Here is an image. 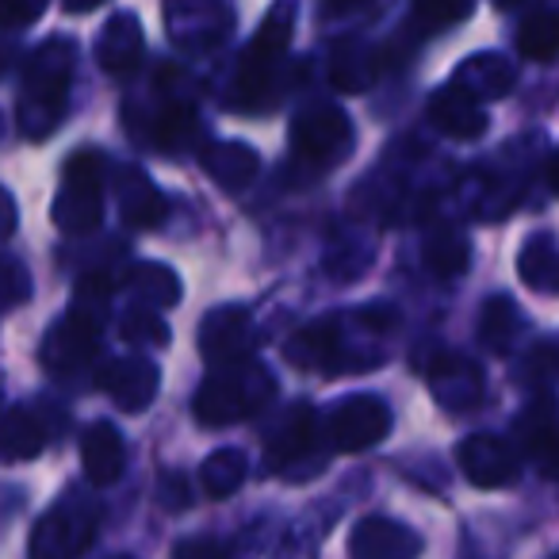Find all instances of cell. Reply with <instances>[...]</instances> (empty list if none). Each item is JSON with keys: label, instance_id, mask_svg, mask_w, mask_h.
I'll list each match as a JSON object with an SVG mask.
<instances>
[{"label": "cell", "instance_id": "cell-1", "mask_svg": "<svg viewBox=\"0 0 559 559\" xmlns=\"http://www.w3.org/2000/svg\"><path fill=\"white\" fill-rule=\"evenodd\" d=\"M73 66H78V47L70 39H47L27 55L24 96H20V127L27 139H47L66 119Z\"/></svg>", "mask_w": 559, "mask_h": 559}, {"label": "cell", "instance_id": "cell-2", "mask_svg": "<svg viewBox=\"0 0 559 559\" xmlns=\"http://www.w3.org/2000/svg\"><path fill=\"white\" fill-rule=\"evenodd\" d=\"M292 32H296V9L280 0L276 9L264 16L261 32L253 35L249 50L238 62V81H234V104L246 111H269L280 100V78L288 62Z\"/></svg>", "mask_w": 559, "mask_h": 559}, {"label": "cell", "instance_id": "cell-3", "mask_svg": "<svg viewBox=\"0 0 559 559\" xmlns=\"http://www.w3.org/2000/svg\"><path fill=\"white\" fill-rule=\"evenodd\" d=\"M276 395V380L264 372L253 360H241V365L218 368L203 380V388L195 391V421L200 426H234V421L257 414L264 403H272Z\"/></svg>", "mask_w": 559, "mask_h": 559}, {"label": "cell", "instance_id": "cell-4", "mask_svg": "<svg viewBox=\"0 0 559 559\" xmlns=\"http://www.w3.org/2000/svg\"><path fill=\"white\" fill-rule=\"evenodd\" d=\"M55 226L70 238L93 234L104 215V157L100 150H78L62 169L55 200Z\"/></svg>", "mask_w": 559, "mask_h": 559}, {"label": "cell", "instance_id": "cell-5", "mask_svg": "<svg viewBox=\"0 0 559 559\" xmlns=\"http://www.w3.org/2000/svg\"><path fill=\"white\" fill-rule=\"evenodd\" d=\"M353 146V123L337 104H314L292 123V150L311 165H337Z\"/></svg>", "mask_w": 559, "mask_h": 559}, {"label": "cell", "instance_id": "cell-6", "mask_svg": "<svg viewBox=\"0 0 559 559\" xmlns=\"http://www.w3.org/2000/svg\"><path fill=\"white\" fill-rule=\"evenodd\" d=\"M391 429V411L376 395H349L330 411L326 418V444L334 452H365L380 444Z\"/></svg>", "mask_w": 559, "mask_h": 559}, {"label": "cell", "instance_id": "cell-7", "mask_svg": "<svg viewBox=\"0 0 559 559\" xmlns=\"http://www.w3.org/2000/svg\"><path fill=\"white\" fill-rule=\"evenodd\" d=\"M96 513L81 498H66L32 533V559H78L93 544Z\"/></svg>", "mask_w": 559, "mask_h": 559}, {"label": "cell", "instance_id": "cell-8", "mask_svg": "<svg viewBox=\"0 0 559 559\" xmlns=\"http://www.w3.org/2000/svg\"><path fill=\"white\" fill-rule=\"evenodd\" d=\"M456 464H460V472H464V479L483 490L510 487L521 475L518 452H513L502 437H490V433H475V437H467V441H460Z\"/></svg>", "mask_w": 559, "mask_h": 559}, {"label": "cell", "instance_id": "cell-9", "mask_svg": "<svg viewBox=\"0 0 559 559\" xmlns=\"http://www.w3.org/2000/svg\"><path fill=\"white\" fill-rule=\"evenodd\" d=\"M253 349V319L241 307H218L203 319L200 326V353L207 365L215 368H230L249 360Z\"/></svg>", "mask_w": 559, "mask_h": 559}, {"label": "cell", "instance_id": "cell-10", "mask_svg": "<svg viewBox=\"0 0 559 559\" xmlns=\"http://www.w3.org/2000/svg\"><path fill=\"white\" fill-rule=\"evenodd\" d=\"M284 360L296 365V368H304V372H326V376H334L337 368H349L342 322L319 319V322H311V326L296 330L292 342L284 345Z\"/></svg>", "mask_w": 559, "mask_h": 559}, {"label": "cell", "instance_id": "cell-11", "mask_svg": "<svg viewBox=\"0 0 559 559\" xmlns=\"http://www.w3.org/2000/svg\"><path fill=\"white\" fill-rule=\"evenodd\" d=\"M230 32V16L215 0H169V35L177 47L207 50L218 47Z\"/></svg>", "mask_w": 559, "mask_h": 559}, {"label": "cell", "instance_id": "cell-12", "mask_svg": "<svg viewBox=\"0 0 559 559\" xmlns=\"http://www.w3.org/2000/svg\"><path fill=\"white\" fill-rule=\"evenodd\" d=\"M421 536L391 518H365L349 533V559H418Z\"/></svg>", "mask_w": 559, "mask_h": 559}, {"label": "cell", "instance_id": "cell-13", "mask_svg": "<svg viewBox=\"0 0 559 559\" xmlns=\"http://www.w3.org/2000/svg\"><path fill=\"white\" fill-rule=\"evenodd\" d=\"M96 349H100V326L78 319V314H66L58 326H50L47 342H43V365L55 376H73L96 357Z\"/></svg>", "mask_w": 559, "mask_h": 559}, {"label": "cell", "instance_id": "cell-14", "mask_svg": "<svg viewBox=\"0 0 559 559\" xmlns=\"http://www.w3.org/2000/svg\"><path fill=\"white\" fill-rule=\"evenodd\" d=\"M96 388H100L104 395L116 399L123 411L139 414L157 399L162 376H157L154 360L127 357V360H111V365H104L100 372H96Z\"/></svg>", "mask_w": 559, "mask_h": 559}, {"label": "cell", "instance_id": "cell-15", "mask_svg": "<svg viewBox=\"0 0 559 559\" xmlns=\"http://www.w3.org/2000/svg\"><path fill=\"white\" fill-rule=\"evenodd\" d=\"M518 444L548 479H559V406L548 395L521 411Z\"/></svg>", "mask_w": 559, "mask_h": 559}, {"label": "cell", "instance_id": "cell-16", "mask_svg": "<svg viewBox=\"0 0 559 559\" xmlns=\"http://www.w3.org/2000/svg\"><path fill=\"white\" fill-rule=\"evenodd\" d=\"M426 380L433 399L444 411H472L483 399V372L475 360L460 357V353H441L433 365L426 368Z\"/></svg>", "mask_w": 559, "mask_h": 559}, {"label": "cell", "instance_id": "cell-17", "mask_svg": "<svg viewBox=\"0 0 559 559\" xmlns=\"http://www.w3.org/2000/svg\"><path fill=\"white\" fill-rule=\"evenodd\" d=\"M314 437H319V418H314V411L307 403H296L276 421L269 444H264L269 467L280 475H292V467L304 464V456L314 452Z\"/></svg>", "mask_w": 559, "mask_h": 559}, {"label": "cell", "instance_id": "cell-18", "mask_svg": "<svg viewBox=\"0 0 559 559\" xmlns=\"http://www.w3.org/2000/svg\"><path fill=\"white\" fill-rule=\"evenodd\" d=\"M142 55H146V35H142L139 16L131 12H119L104 24L100 43H96V62L108 78H131L142 66Z\"/></svg>", "mask_w": 559, "mask_h": 559}, {"label": "cell", "instance_id": "cell-19", "mask_svg": "<svg viewBox=\"0 0 559 559\" xmlns=\"http://www.w3.org/2000/svg\"><path fill=\"white\" fill-rule=\"evenodd\" d=\"M429 123H433L441 134H449V139H456V142L483 139V131L490 127L483 104L472 100L467 93H460L452 81L444 88H437L433 100H429Z\"/></svg>", "mask_w": 559, "mask_h": 559}, {"label": "cell", "instance_id": "cell-20", "mask_svg": "<svg viewBox=\"0 0 559 559\" xmlns=\"http://www.w3.org/2000/svg\"><path fill=\"white\" fill-rule=\"evenodd\" d=\"M452 85L479 104L502 100V96H510V88L518 85V66H513L506 55H495V50L472 55L456 73H452Z\"/></svg>", "mask_w": 559, "mask_h": 559}, {"label": "cell", "instance_id": "cell-21", "mask_svg": "<svg viewBox=\"0 0 559 559\" xmlns=\"http://www.w3.org/2000/svg\"><path fill=\"white\" fill-rule=\"evenodd\" d=\"M81 464L93 487H111L127 467V444L111 421H93L81 437Z\"/></svg>", "mask_w": 559, "mask_h": 559}, {"label": "cell", "instance_id": "cell-22", "mask_svg": "<svg viewBox=\"0 0 559 559\" xmlns=\"http://www.w3.org/2000/svg\"><path fill=\"white\" fill-rule=\"evenodd\" d=\"M165 203L162 188L139 169H123L119 173V215L127 218V226L134 230H154V226L165 223Z\"/></svg>", "mask_w": 559, "mask_h": 559}, {"label": "cell", "instance_id": "cell-23", "mask_svg": "<svg viewBox=\"0 0 559 559\" xmlns=\"http://www.w3.org/2000/svg\"><path fill=\"white\" fill-rule=\"evenodd\" d=\"M257 169H261V157H257L253 146L215 142V146L203 150V173H207L223 192H246L257 180Z\"/></svg>", "mask_w": 559, "mask_h": 559}, {"label": "cell", "instance_id": "cell-24", "mask_svg": "<svg viewBox=\"0 0 559 559\" xmlns=\"http://www.w3.org/2000/svg\"><path fill=\"white\" fill-rule=\"evenodd\" d=\"M127 292L139 299V307H154V311H165V307L180 304V280L169 264L157 261H142L127 272Z\"/></svg>", "mask_w": 559, "mask_h": 559}, {"label": "cell", "instance_id": "cell-25", "mask_svg": "<svg viewBox=\"0 0 559 559\" xmlns=\"http://www.w3.org/2000/svg\"><path fill=\"white\" fill-rule=\"evenodd\" d=\"M376 55L360 39H342L330 55V81L337 93H365L376 81Z\"/></svg>", "mask_w": 559, "mask_h": 559}, {"label": "cell", "instance_id": "cell-26", "mask_svg": "<svg viewBox=\"0 0 559 559\" xmlns=\"http://www.w3.org/2000/svg\"><path fill=\"white\" fill-rule=\"evenodd\" d=\"M518 272L533 292H559V246L551 234H533L518 257Z\"/></svg>", "mask_w": 559, "mask_h": 559}, {"label": "cell", "instance_id": "cell-27", "mask_svg": "<svg viewBox=\"0 0 559 559\" xmlns=\"http://www.w3.org/2000/svg\"><path fill=\"white\" fill-rule=\"evenodd\" d=\"M521 314H518V304H513L510 296H490L487 304H483L479 311V342L487 345L490 353H510L513 342H518L521 334Z\"/></svg>", "mask_w": 559, "mask_h": 559}, {"label": "cell", "instance_id": "cell-28", "mask_svg": "<svg viewBox=\"0 0 559 559\" xmlns=\"http://www.w3.org/2000/svg\"><path fill=\"white\" fill-rule=\"evenodd\" d=\"M47 444V429L32 411H9L0 418V456L4 460H32Z\"/></svg>", "mask_w": 559, "mask_h": 559}, {"label": "cell", "instance_id": "cell-29", "mask_svg": "<svg viewBox=\"0 0 559 559\" xmlns=\"http://www.w3.org/2000/svg\"><path fill=\"white\" fill-rule=\"evenodd\" d=\"M518 50L528 62H551V58L559 55V12L536 9L533 16L521 20Z\"/></svg>", "mask_w": 559, "mask_h": 559}, {"label": "cell", "instance_id": "cell-30", "mask_svg": "<svg viewBox=\"0 0 559 559\" xmlns=\"http://www.w3.org/2000/svg\"><path fill=\"white\" fill-rule=\"evenodd\" d=\"M246 475H249V460H246V452H241V449L211 452V456L203 460V467H200V483H203V490H207L211 498H230L234 490L246 483Z\"/></svg>", "mask_w": 559, "mask_h": 559}, {"label": "cell", "instance_id": "cell-31", "mask_svg": "<svg viewBox=\"0 0 559 559\" xmlns=\"http://www.w3.org/2000/svg\"><path fill=\"white\" fill-rule=\"evenodd\" d=\"M195 131H200V123H195V111L188 104H169V108H162L150 119V142L162 150L192 146Z\"/></svg>", "mask_w": 559, "mask_h": 559}, {"label": "cell", "instance_id": "cell-32", "mask_svg": "<svg viewBox=\"0 0 559 559\" xmlns=\"http://www.w3.org/2000/svg\"><path fill=\"white\" fill-rule=\"evenodd\" d=\"M472 253H467V238L460 230H437L426 241V269L441 280H452L467 269Z\"/></svg>", "mask_w": 559, "mask_h": 559}, {"label": "cell", "instance_id": "cell-33", "mask_svg": "<svg viewBox=\"0 0 559 559\" xmlns=\"http://www.w3.org/2000/svg\"><path fill=\"white\" fill-rule=\"evenodd\" d=\"M119 334H123V342L134 345V349H146V345L165 349V345H169V326H165L162 311H154V307H134V311H127L123 322H119Z\"/></svg>", "mask_w": 559, "mask_h": 559}, {"label": "cell", "instance_id": "cell-34", "mask_svg": "<svg viewBox=\"0 0 559 559\" xmlns=\"http://www.w3.org/2000/svg\"><path fill=\"white\" fill-rule=\"evenodd\" d=\"M108 304H111V284L104 276H85L73 292V304H70V314L78 319L93 322V326H104L108 319Z\"/></svg>", "mask_w": 559, "mask_h": 559}, {"label": "cell", "instance_id": "cell-35", "mask_svg": "<svg viewBox=\"0 0 559 559\" xmlns=\"http://www.w3.org/2000/svg\"><path fill=\"white\" fill-rule=\"evenodd\" d=\"M414 4H418L414 12H418V24H426V32L460 24L472 12V0H414Z\"/></svg>", "mask_w": 559, "mask_h": 559}, {"label": "cell", "instance_id": "cell-36", "mask_svg": "<svg viewBox=\"0 0 559 559\" xmlns=\"http://www.w3.org/2000/svg\"><path fill=\"white\" fill-rule=\"evenodd\" d=\"M32 296V284H27V272L20 269L12 257H0V311L24 304Z\"/></svg>", "mask_w": 559, "mask_h": 559}, {"label": "cell", "instance_id": "cell-37", "mask_svg": "<svg viewBox=\"0 0 559 559\" xmlns=\"http://www.w3.org/2000/svg\"><path fill=\"white\" fill-rule=\"evenodd\" d=\"M50 0H0V27L4 32H16V27H27L47 12Z\"/></svg>", "mask_w": 559, "mask_h": 559}, {"label": "cell", "instance_id": "cell-38", "mask_svg": "<svg viewBox=\"0 0 559 559\" xmlns=\"http://www.w3.org/2000/svg\"><path fill=\"white\" fill-rule=\"evenodd\" d=\"M173 559H230V548L215 536H188L173 548Z\"/></svg>", "mask_w": 559, "mask_h": 559}, {"label": "cell", "instance_id": "cell-39", "mask_svg": "<svg viewBox=\"0 0 559 559\" xmlns=\"http://www.w3.org/2000/svg\"><path fill=\"white\" fill-rule=\"evenodd\" d=\"M162 502L169 506V510H188V502H192V498H188V479L185 475H165L162 479Z\"/></svg>", "mask_w": 559, "mask_h": 559}, {"label": "cell", "instance_id": "cell-40", "mask_svg": "<svg viewBox=\"0 0 559 559\" xmlns=\"http://www.w3.org/2000/svg\"><path fill=\"white\" fill-rule=\"evenodd\" d=\"M12 234H16V200L0 188V246H4Z\"/></svg>", "mask_w": 559, "mask_h": 559}, {"label": "cell", "instance_id": "cell-41", "mask_svg": "<svg viewBox=\"0 0 559 559\" xmlns=\"http://www.w3.org/2000/svg\"><path fill=\"white\" fill-rule=\"evenodd\" d=\"M272 559H314V544L299 540V536H288V540L280 544V551Z\"/></svg>", "mask_w": 559, "mask_h": 559}, {"label": "cell", "instance_id": "cell-42", "mask_svg": "<svg viewBox=\"0 0 559 559\" xmlns=\"http://www.w3.org/2000/svg\"><path fill=\"white\" fill-rule=\"evenodd\" d=\"M62 4H66V12H73V16H85V12L100 9L104 0H62Z\"/></svg>", "mask_w": 559, "mask_h": 559}, {"label": "cell", "instance_id": "cell-43", "mask_svg": "<svg viewBox=\"0 0 559 559\" xmlns=\"http://www.w3.org/2000/svg\"><path fill=\"white\" fill-rule=\"evenodd\" d=\"M326 4V12H353V9H360L365 0H322Z\"/></svg>", "mask_w": 559, "mask_h": 559}, {"label": "cell", "instance_id": "cell-44", "mask_svg": "<svg viewBox=\"0 0 559 559\" xmlns=\"http://www.w3.org/2000/svg\"><path fill=\"white\" fill-rule=\"evenodd\" d=\"M551 188L559 192V150H556V157H551Z\"/></svg>", "mask_w": 559, "mask_h": 559}, {"label": "cell", "instance_id": "cell-45", "mask_svg": "<svg viewBox=\"0 0 559 559\" xmlns=\"http://www.w3.org/2000/svg\"><path fill=\"white\" fill-rule=\"evenodd\" d=\"M495 4H498V9H518L521 0H495Z\"/></svg>", "mask_w": 559, "mask_h": 559}, {"label": "cell", "instance_id": "cell-46", "mask_svg": "<svg viewBox=\"0 0 559 559\" xmlns=\"http://www.w3.org/2000/svg\"><path fill=\"white\" fill-rule=\"evenodd\" d=\"M116 559H127V556H116Z\"/></svg>", "mask_w": 559, "mask_h": 559}]
</instances>
